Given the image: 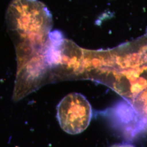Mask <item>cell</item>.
Masks as SVG:
<instances>
[{
    "label": "cell",
    "instance_id": "6da1fadb",
    "mask_svg": "<svg viewBox=\"0 0 147 147\" xmlns=\"http://www.w3.org/2000/svg\"><path fill=\"white\" fill-rule=\"evenodd\" d=\"M52 16L39 0H13L6 13L9 34L16 50L40 49L47 42Z\"/></svg>",
    "mask_w": 147,
    "mask_h": 147
},
{
    "label": "cell",
    "instance_id": "7a4b0ae2",
    "mask_svg": "<svg viewBox=\"0 0 147 147\" xmlns=\"http://www.w3.org/2000/svg\"><path fill=\"white\" fill-rule=\"evenodd\" d=\"M56 116L64 131L76 135L84 131L89 126L92 118V109L83 95L72 93L59 102Z\"/></svg>",
    "mask_w": 147,
    "mask_h": 147
},
{
    "label": "cell",
    "instance_id": "3957f363",
    "mask_svg": "<svg viewBox=\"0 0 147 147\" xmlns=\"http://www.w3.org/2000/svg\"><path fill=\"white\" fill-rule=\"evenodd\" d=\"M131 102L134 107L147 124V89L137 96Z\"/></svg>",
    "mask_w": 147,
    "mask_h": 147
},
{
    "label": "cell",
    "instance_id": "277c9868",
    "mask_svg": "<svg viewBox=\"0 0 147 147\" xmlns=\"http://www.w3.org/2000/svg\"><path fill=\"white\" fill-rule=\"evenodd\" d=\"M111 147H135L134 146L130 144L127 143H121V144H116Z\"/></svg>",
    "mask_w": 147,
    "mask_h": 147
}]
</instances>
